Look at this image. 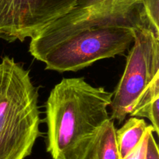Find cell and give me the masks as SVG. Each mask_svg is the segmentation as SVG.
Instances as JSON below:
<instances>
[{
    "label": "cell",
    "mask_w": 159,
    "mask_h": 159,
    "mask_svg": "<svg viewBox=\"0 0 159 159\" xmlns=\"http://www.w3.org/2000/svg\"><path fill=\"white\" fill-rule=\"evenodd\" d=\"M114 121L107 120L99 130L87 159H121L116 138Z\"/></svg>",
    "instance_id": "ba28073f"
},
{
    "label": "cell",
    "mask_w": 159,
    "mask_h": 159,
    "mask_svg": "<svg viewBox=\"0 0 159 159\" xmlns=\"http://www.w3.org/2000/svg\"><path fill=\"white\" fill-rule=\"evenodd\" d=\"M79 0H0V39L24 41L66 14Z\"/></svg>",
    "instance_id": "5b68a950"
},
{
    "label": "cell",
    "mask_w": 159,
    "mask_h": 159,
    "mask_svg": "<svg viewBox=\"0 0 159 159\" xmlns=\"http://www.w3.org/2000/svg\"><path fill=\"white\" fill-rule=\"evenodd\" d=\"M159 76L144 90L134 104L129 115L147 118L152 123L154 132L159 133Z\"/></svg>",
    "instance_id": "8992f818"
},
{
    "label": "cell",
    "mask_w": 159,
    "mask_h": 159,
    "mask_svg": "<svg viewBox=\"0 0 159 159\" xmlns=\"http://www.w3.org/2000/svg\"><path fill=\"white\" fill-rule=\"evenodd\" d=\"M125 70L113 92L110 118L124 121L144 90L159 76V35L149 26L134 29Z\"/></svg>",
    "instance_id": "277c9868"
},
{
    "label": "cell",
    "mask_w": 159,
    "mask_h": 159,
    "mask_svg": "<svg viewBox=\"0 0 159 159\" xmlns=\"http://www.w3.org/2000/svg\"><path fill=\"white\" fill-rule=\"evenodd\" d=\"M140 26L152 27L143 6L89 14L44 28L31 37L29 51L44 63L45 70L76 72L101 59L124 55Z\"/></svg>",
    "instance_id": "6da1fadb"
},
{
    "label": "cell",
    "mask_w": 159,
    "mask_h": 159,
    "mask_svg": "<svg viewBox=\"0 0 159 159\" xmlns=\"http://www.w3.org/2000/svg\"><path fill=\"white\" fill-rule=\"evenodd\" d=\"M142 4L148 20L159 35V0H142Z\"/></svg>",
    "instance_id": "30bf717a"
},
{
    "label": "cell",
    "mask_w": 159,
    "mask_h": 159,
    "mask_svg": "<svg viewBox=\"0 0 159 159\" xmlns=\"http://www.w3.org/2000/svg\"><path fill=\"white\" fill-rule=\"evenodd\" d=\"M38 89L10 56L0 60V159H26L40 136Z\"/></svg>",
    "instance_id": "3957f363"
},
{
    "label": "cell",
    "mask_w": 159,
    "mask_h": 159,
    "mask_svg": "<svg viewBox=\"0 0 159 159\" xmlns=\"http://www.w3.org/2000/svg\"><path fill=\"white\" fill-rule=\"evenodd\" d=\"M150 125L144 119L130 116L122 127L116 130V138L121 159L134 149L146 133Z\"/></svg>",
    "instance_id": "52a82bcc"
},
{
    "label": "cell",
    "mask_w": 159,
    "mask_h": 159,
    "mask_svg": "<svg viewBox=\"0 0 159 159\" xmlns=\"http://www.w3.org/2000/svg\"><path fill=\"white\" fill-rule=\"evenodd\" d=\"M113 92L83 77L64 78L50 92L45 105L47 151L52 159H87L104 123Z\"/></svg>",
    "instance_id": "7a4b0ae2"
},
{
    "label": "cell",
    "mask_w": 159,
    "mask_h": 159,
    "mask_svg": "<svg viewBox=\"0 0 159 159\" xmlns=\"http://www.w3.org/2000/svg\"><path fill=\"white\" fill-rule=\"evenodd\" d=\"M153 133L154 132L152 131L148 135L145 159H159L158 146Z\"/></svg>",
    "instance_id": "7c38bea8"
},
{
    "label": "cell",
    "mask_w": 159,
    "mask_h": 159,
    "mask_svg": "<svg viewBox=\"0 0 159 159\" xmlns=\"http://www.w3.org/2000/svg\"><path fill=\"white\" fill-rule=\"evenodd\" d=\"M142 0H79L66 15L79 16L102 11L132 7L141 4Z\"/></svg>",
    "instance_id": "9c48e42d"
},
{
    "label": "cell",
    "mask_w": 159,
    "mask_h": 159,
    "mask_svg": "<svg viewBox=\"0 0 159 159\" xmlns=\"http://www.w3.org/2000/svg\"><path fill=\"white\" fill-rule=\"evenodd\" d=\"M152 131L154 132V129L152 125H150L146 133L144 134L140 143L137 145L136 147L132 150L127 156H125L122 159H145L146 152H147L148 138L149 133Z\"/></svg>",
    "instance_id": "8fae6325"
}]
</instances>
